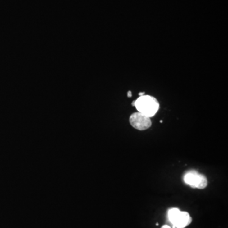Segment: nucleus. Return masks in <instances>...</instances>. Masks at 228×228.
Returning <instances> with one entry per match:
<instances>
[{"instance_id": "1", "label": "nucleus", "mask_w": 228, "mask_h": 228, "mask_svg": "<svg viewBox=\"0 0 228 228\" xmlns=\"http://www.w3.org/2000/svg\"><path fill=\"white\" fill-rule=\"evenodd\" d=\"M135 107L138 112L151 117L155 116L158 112L160 104L155 97L144 94L139 96L135 100Z\"/></svg>"}, {"instance_id": "2", "label": "nucleus", "mask_w": 228, "mask_h": 228, "mask_svg": "<svg viewBox=\"0 0 228 228\" xmlns=\"http://www.w3.org/2000/svg\"><path fill=\"white\" fill-rule=\"evenodd\" d=\"M184 181L191 188L199 189L205 188L208 185L207 177L195 171H190L186 173L184 176Z\"/></svg>"}, {"instance_id": "3", "label": "nucleus", "mask_w": 228, "mask_h": 228, "mask_svg": "<svg viewBox=\"0 0 228 228\" xmlns=\"http://www.w3.org/2000/svg\"><path fill=\"white\" fill-rule=\"evenodd\" d=\"M129 122L134 128L139 131H144L149 129L152 125L150 117L139 112H135L130 116Z\"/></svg>"}, {"instance_id": "4", "label": "nucleus", "mask_w": 228, "mask_h": 228, "mask_svg": "<svg viewBox=\"0 0 228 228\" xmlns=\"http://www.w3.org/2000/svg\"><path fill=\"white\" fill-rule=\"evenodd\" d=\"M192 222V218L187 212L180 211L173 222V228H185Z\"/></svg>"}, {"instance_id": "5", "label": "nucleus", "mask_w": 228, "mask_h": 228, "mask_svg": "<svg viewBox=\"0 0 228 228\" xmlns=\"http://www.w3.org/2000/svg\"><path fill=\"white\" fill-rule=\"evenodd\" d=\"M181 210L180 209H178L177 208H171L169 212H168V217H169V219L171 221V222L172 224L173 222L174 221V220L176 219V218L177 217V215L180 213V212Z\"/></svg>"}, {"instance_id": "6", "label": "nucleus", "mask_w": 228, "mask_h": 228, "mask_svg": "<svg viewBox=\"0 0 228 228\" xmlns=\"http://www.w3.org/2000/svg\"><path fill=\"white\" fill-rule=\"evenodd\" d=\"M127 96L128 98H131L132 96V93H131V91H129L128 93H127Z\"/></svg>"}, {"instance_id": "7", "label": "nucleus", "mask_w": 228, "mask_h": 228, "mask_svg": "<svg viewBox=\"0 0 228 228\" xmlns=\"http://www.w3.org/2000/svg\"><path fill=\"white\" fill-rule=\"evenodd\" d=\"M161 228H171V227L168 225H164L161 227Z\"/></svg>"}, {"instance_id": "8", "label": "nucleus", "mask_w": 228, "mask_h": 228, "mask_svg": "<svg viewBox=\"0 0 228 228\" xmlns=\"http://www.w3.org/2000/svg\"><path fill=\"white\" fill-rule=\"evenodd\" d=\"M144 94H145L144 92H142V93H139V96H143V95H144Z\"/></svg>"}]
</instances>
